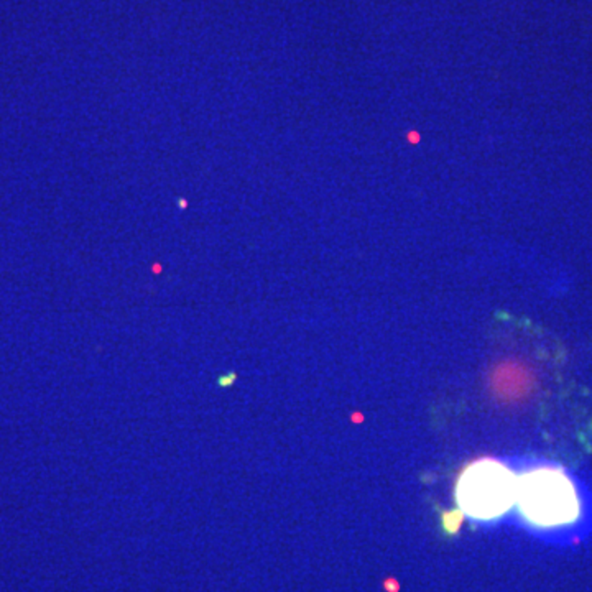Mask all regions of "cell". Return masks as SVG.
I'll return each instance as SVG.
<instances>
[{
  "label": "cell",
  "mask_w": 592,
  "mask_h": 592,
  "mask_svg": "<svg viewBox=\"0 0 592 592\" xmlns=\"http://www.w3.org/2000/svg\"><path fill=\"white\" fill-rule=\"evenodd\" d=\"M518 476L495 459H479L464 467L456 484L460 511L476 521H495L513 509Z\"/></svg>",
  "instance_id": "obj_2"
},
{
  "label": "cell",
  "mask_w": 592,
  "mask_h": 592,
  "mask_svg": "<svg viewBox=\"0 0 592 592\" xmlns=\"http://www.w3.org/2000/svg\"><path fill=\"white\" fill-rule=\"evenodd\" d=\"M516 510L535 528H559L579 520L581 502L571 477L559 467L528 469L516 482Z\"/></svg>",
  "instance_id": "obj_1"
}]
</instances>
